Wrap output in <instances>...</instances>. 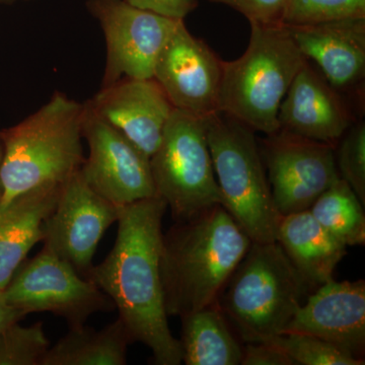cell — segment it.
Listing matches in <instances>:
<instances>
[{
  "label": "cell",
  "instance_id": "obj_1",
  "mask_svg": "<svg viewBox=\"0 0 365 365\" xmlns=\"http://www.w3.org/2000/svg\"><path fill=\"white\" fill-rule=\"evenodd\" d=\"M167 209L158 195L118 206L116 241L88 278L112 300L133 342L150 348L155 364L179 365L181 345L170 332L160 271Z\"/></svg>",
  "mask_w": 365,
  "mask_h": 365
},
{
  "label": "cell",
  "instance_id": "obj_2",
  "mask_svg": "<svg viewBox=\"0 0 365 365\" xmlns=\"http://www.w3.org/2000/svg\"><path fill=\"white\" fill-rule=\"evenodd\" d=\"M252 240L222 204L177 222L163 235L160 271L168 316L217 302Z\"/></svg>",
  "mask_w": 365,
  "mask_h": 365
},
{
  "label": "cell",
  "instance_id": "obj_3",
  "mask_svg": "<svg viewBox=\"0 0 365 365\" xmlns=\"http://www.w3.org/2000/svg\"><path fill=\"white\" fill-rule=\"evenodd\" d=\"M83 103L56 91L39 110L0 131L4 155L0 211L46 184H63L81 170Z\"/></svg>",
  "mask_w": 365,
  "mask_h": 365
},
{
  "label": "cell",
  "instance_id": "obj_4",
  "mask_svg": "<svg viewBox=\"0 0 365 365\" xmlns=\"http://www.w3.org/2000/svg\"><path fill=\"white\" fill-rule=\"evenodd\" d=\"M314 290L277 242H253L217 304L242 342H266L284 332Z\"/></svg>",
  "mask_w": 365,
  "mask_h": 365
},
{
  "label": "cell",
  "instance_id": "obj_5",
  "mask_svg": "<svg viewBox=\"0 0 365 365\" xmlns=\"http://www.w3.org/2000/svg\"><path fill=\"white\" fill-rule=\"evenodd\" d=\"M250 25L246 52L223 61L220 112L269 135L279 130L281 102L307 58L284 25Z\"/></svg>",
  "mask_w": 365,
  "mask_h": 365
},
{
  "label": "cell",
  "instance_id": "obj_6",
  "mask_svg": "<svg viewBox=\"0 0 365 365\" xmlns=\"http://www.w3.org/2000/svg\"><path fill=\"white\" fill-rule=\"evenodd\" d=\"M223 207L252 242H276L281 215L274 203L253 129L222 112L205 118Z\"/></svg>",
  "mask_w": 365,
  "mask_h": 365
},
{
  "label": "cell",
  "instance_id": "obj_7",
  "mask_svg": "<svg viewBox=\"0 0 365 365\" xmlns=\"http://www.w3.org/2000/svg\"><path fill=\"white\" fill-rule=\"evenodd\" d=\"M157 195L175 222L222 203L209 150L205 119L175 109L150 157Z\"/></svg>",
  "mask_w": 365,
  "mask_h": 365
},
{
  "label": "cell",
  "instance_id": "obj_8",
  "mask_svg": "<svg viewBox=\"0 0 365 365\" xmlns=\"http://www.w3.org/2000/svg\"><path fill=\"white\" fill-rule=\"evenodd\" d=\"M6 302L23 312L60 317L69 328L86 325L98 313H109L114 304L93 280L83 277L68 262L43 246L26 259L4 289Z\"/></svg>",
  "mask_w": 365,
  "mask_h": 365
},
{
  "label": "cell",
  "instance_id": "obj_9",
  "mask_svg": "<svg viewBox=\"0 0 365 365\" xmlns=\"http://www.w3.org/2000/svg\"><path fill=\"white\" fill-rule=\"evenodd\" d=\"M86 6L104 33L106 64L101 88L123 78H153L158 55L182 20L138 9L125 0H88Z\"/></svg>",
  "mask_w": 365,
  "mask_h": 365
},
{
  "label": "cell",
  "instance_id": "obj_10",
  "mask_svg": "<svg viewBox=\"0 0 365 365\" xmlns=\"http://www.w3.org/2000/svg\"><path fill=\"white\" fill-rule=\"evenodd\" d=\"M259 148L281 215L311 208L340 179L331 144L279 129L262 139Z\"/></svg>",
  "mask_w": 365,
  "mask_h": 365
},
{
  "label": "cell",
  "instance_id": "obj_11",
  "mask_svg": "<svg viewBox=\"0 0 365 365\" xmlns=\"http://www.w3.org/2000/svg\"><path fill=\"white\" fill-rule=\"evenodd\" d=\"M83 137L88 155L81 176L93 191L116 206L157 196L150 158L83 103Z\"/></svg>",
  "mask_w": 365,
  "mask_h": 365
},
{
  "label": "cell",
  "instance_id": "obj_12",
  "mask_svg": "<svg viewBox=\"0 0 365 365\" xmlns=\"http://www.w3.org/2000/svg\"><path fill=\"white\" fill-rule=\"evenodd\" d=\"M223 60L180 21L158 55L153 78L174 109L205 119L220 112Z\"/></svg>",
  "mask_w": 365,
  "mask_h": 365
},
{
  "label": "cell",
  "instance_id": "obj_13",
  "mask_svg": "<svg viewBox=\"0 0 365 365\" xmlns=\"http://www.w3.org/2000/svg\"><path fill=\"white\" fill-rule=\"evenodd\" d=\"M117 220L118 206L93 191L78 170L62 185L42 242L88 278L101 240Z\"/></svg>",
  "mask_w": 365,
  "mask_h": 365
},
{
  "label": "cell",
  "instance_id": "obj_14",
  "mask_svg": "<svg viewBox=\"0 0 365 365\" xmlns=\"http://www.w3.org/2000/svg\"><path fill=\"white\" fill-rule=\"evenodd\" d=\"M283 333L314 336L361 357L365 348L364 280L331 279L319 285Z\"/></svg>",
  "mask_w": 365,
  "mask_h": 365
},
{
  "label": "cell",
  "instance_id": "obj_15",
  "mask_svg": "<svg viewBox=\"0 0 365 365\" xmlns=\"http://www.w3.org/2000/svg\"><path fill=\"white\" fill-rule=\"evenodd\" d=\"M108 123L151 157L174 107L155 78H123L88 100Z\"/></svg>",
  "mask_w": 365,
  "mask_h": 365
},
{
  "label": "cell",
  "instance_id": "obj_16",
  "mask_svg": "<svg viewBox=\"0 0 365 365\" xmlns=\"http://www.w3.org/2000/svg\"><path fill=\"white\" fill-rule=\"evenodd\" d=\"M355 121L342 93L307 59L281 102L279 129L336 146Z\"/></svg>",
  "mask_w": 365,
  "mask_h": 365
},
{
  "label": "cell",
  "instance_id": "obj_17",
  "mask_svg": "<svg viewBox=\"0 0 365 365\" xmlns=\"http://www.w3.org/2000/svg\"><path fill=\"white\" fill-rule=\"evenodd\" d=\"M304 58L341 93L361 85L365 76V18L306 26H285Z\"/></svg>",
  "mask_w": 365,
  "mask_h": 365
},
{
  "label": "cell",
  "instance_id": "obj_18",
  "mask_svg": "<svg viewBox=\"0 0 365 365\" xmlns=\"http://www.w3.org/2000/svg\"><path fill=\"white\" fill-rule=\"evenodd\" d=\"M63 184L30 190L0 211V289L6 288L34 246L44 240L45 220L54 210Z\"/></svg>",
  "mask_w": 365,
  "mask_h": 365
},
{
  "label": "cell",
  "instance_id": "obj_19",
  "mask_svg": "<svg viewBox=\"0 0 365 365\" xmlns=\"http://www.w3.org/2000/svg\"><path fill=\"white\" fill-rule=\"evenodd\" d=\"M276 242L314 289L333 279L334 271L347 254V247L327 232L309 209L281 216Z\"/></svg>",
  "mask_w": 365,
  "mask_h": 365
},
{
  "label": "cell",
  "instance_id": "obj_20",
  "mask_svg": "<svg viewBox=\"0 0 365 365\" xmlns=\"http://www.w3.org/2000/svg\"><path fill=\"white\" fill-rule=\"evenodd\" d=\"M180 345L187 365H239L244 346L217 302L180 317Z\"/></svg>",
  "mask_w": 365,
  "mask_h": 365
},
{
  "label": "cell",
  "instance_id": "obj_21",
  "mask_svg": "<svg viewBox=\"0 0 365 365\" xmlns=\"http://www.w3.org/2000/svg\"><path fill=\"white\" fill-rule=\"evenodd\" d=\"M131 335L119 318L101 329L86 325L68 333L50 347L41 365H125Z\"/></svg>",
  "mask_w": 365,
  "mask_h": 365
},
{
  "label": "cell",
  "instance_id": "obj_22",
  "mask_svg": "<svg viewBox=\"0 0 365 365\" xmlns=\"http://www.w3.org/2000/svg\"><path fill=\"white\" fill-rule=\"evenodd\" d=\"M364 206L343 179L334 182L309 209L327 232L346 247L365 244Z\"/></svg>",
  "mask_w": 365,
  "mask_h": 365
},
{
  "label": "cell",
  "instance_id": "obj_23",
  "mask_svg": "<svg viewBox=\"0 0 365 365\" xmlns=\"http://www.w3.org/2000/svg\"><path fill=\"white\" fill-rule=\"evenodd\" d=\"M280 347L295 364L364 365V359L314 336L282 333L269 340Z\"/></svg>",
  "mask_w": 365,
  "mask_h": 365
},
{
  "label": "cell",
  "instance_id": "obj_24",
  "mask_svg": "<svg viewBox=\"0 0 365 365\" xmlns=\"http://www.w3.org/2000/svg\"><path fill=\"white\" fill-rule=\"evenodd\" d=\"M355 18H365V0H287L281 25H316Z\"/></svg>",
  "mask_w": 365,
  "mask_h": 365
},
{
  "label": "cell",
  "instance_id": "obj_25",
  "mask_svg": "<svg viewBox=\"0 0 365 365\" xmlns=\"http://www.w3.org/2000/svg\"><path fill=\"white\" fill-rule=\"evenodd\" d=\"M49 348L42 322L31 326L18 322L0 333V365H41Z\"/></svg>",
  "mask_w": 365,
  "mask_h": 365
},
{
  "label": "cell",
  "instance_id": "obj_26",
  "mask_svg": "<svg viewBox=\"0 0 365 365\" xmlns=\"http://www.w3.org/2000/svg\"><path fill=\"white\" fill-rule=\"evenodd\" d=\"M335 160L344 180L365 206V122L356 120L335 146Z\"/></svg>",
  "mask_w": 365,
  "mask_h": 365
},
{
  "label": "cell",
  "instance_id": "obj_27",
  "mask_svg": "<svg viewBox=\"0 0 365 365\" xmlns=\"http://www.w3.org/2000/svg\"><path fill=\"white\" fill-rule=\"evenodd\" d=\"M232 7L250 24L280 25L287 0H210Z\"/></svg>",
  "mask_w": 365,
  "mask_h": 365
},
{
  "label": "cell",
  "instance_id": "obj_28",
  "mask_svg": "<svg viewBox=\"0 0 365 365\" xmlns=\"http://www.w3.org/2000/svg\"><path fill=\"white\" fill-rule=\"evenodd\" d=\"M242 365H295L294 360L271 341L245 343Z\"/></svg>",
  "mask_w": 365,
  "mask_h": 365
},
{
  "label": "cell",
  "instance_id": "obj_29",
  "mask_svg": "<svg viewBox=\"0 0 365 365\" xmlns=\"http://www.w3.org/2000/svg\"><path fill=\"white\" fill-rule=\"evenodd\" d=\"M131 6L175 20H185L199 6L198 0H125Z\"/></svg>",
  "mask_w": 365,
  "mask_h": 365
},
{
  "label": "cell",
  "instance_id": "obj_30",
  "mask_svg": "<svg viewBox=\"0 0 365 365\" xmlns=\"http://www.w3.org/2000/svg\"><path fill=\"white\" fill-rule=\"evenodd\" d=\"M26 314L20 309H16L6 302L4 290L0 289V333L6 330L7 327L18 323L25 318Z\"/></svg>",
  "mask_w": 365,
  "mask_h": 365
},
{
  "label": "cell",
  "instance_id": "obj_31",
  "mask_svg": "<svg viewBox=\"0 0 365 365\" xmlns=\"http://www.w3.org/2000/svg\"><path fill=\"white\" fill-rule=\"evenodd\" d=\"M4 141H2L1 135H0V199H1L2 193H4V188H2V181H1V169H2V163H4Z\"/></svg>",
  "mask_w": 365,
  "mask_h": 365
},
{
  "label": "cell",
  "instance_id": "obj_32",
  "mask_svg": "<svg viewBox=\"0 0 365 365\" xmlns=\"http://www.w3.org/2000/svg\"><path fill=\"white\" fill-rule=\"evenodd\" d=\"M16 1H21V0H0V4H13ZM23 1H29V0H23Z\"/></svg>",
  "mask_w": 365,
  "mask_h": 365
}]
</instances>
